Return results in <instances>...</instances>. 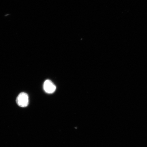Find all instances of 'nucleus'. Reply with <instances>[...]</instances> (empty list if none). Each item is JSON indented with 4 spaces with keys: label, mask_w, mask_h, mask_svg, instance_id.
<instances>
[{
    "label": "nucleus",
    "mask_w": 147,
    "mask_h": 147,
    "mask_svg": "<svg viewBox=\"0 0 147 147\" xmlns=\"http://www.w3.org/2000/svg\"><path fill=\"white\" fill-rule=\"evenodd\" d=\"M16 103L20 107H27L28 106L29 103L28 95L25 92L20 93L16 98Z\"/></svg>",
    "instance_id": "obj_1"
},
{
    "label": "nucleus",
    "mask_w": 147,
    "mask_h": 147,
    "mask_svg": "<svg viewBox=\"0 0 147 147\" xmlns=\"http://www.w3.org/2000/svg\"><path fill=\"white\" fill-rule=\"evenodd\" d=\"M44 90L46 93L52 94L56 91V88L54 84L49 80H47L44 82L43 84Z\"/></svg>",
    "instance_id": "obj_2"
}]
</instances>
